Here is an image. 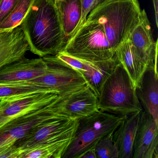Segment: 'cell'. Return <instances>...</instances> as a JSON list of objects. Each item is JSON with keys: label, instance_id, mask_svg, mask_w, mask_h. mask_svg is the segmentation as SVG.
<instances>
[{"label": "cell", "instance_id": "cell-1", "mask_svg": "<svg viewBox=\"0 0 158 158\" xmlns=\"http://www.w3.org/2000/svg\"><path fill=\"white\" fill-rule=\"evenodd\" d=\"M30 51L40 57L55 55L66 43L54 0H35L21 23Z\"/></svg>", "mask_w": 158, "mask_h": 158}, {"label": "cell", "instance_id": "cell-2", "mask_svg": "<svg viewBox=\"0 0 158 158\" xmlns=\"http://www.w3.org/2000/svg\"><path fill=\"white\" fill-rule=\"evenodd\" d=\"M138 0H105L90 11L87 18L97 22L116 51L141 18Z\"/></svg>", "mask_w": 158, "mask_h": 158}, {"label": "cell", "instance_id": "cell-3", "mask_svg": "<svg viewBox=\"0 0 158 158\" xmlns=\"http://www.w3.org/2000/svg\"><path fill=\"white\" fill-rule=\"evenodd\" d=\"M60 52L97 65L119 63L116 52L111 46L99 24L86 18Z\"/></svg>", "mask_w": 158, "mask_h": 158}, {"label": "cell", "instance_id": "cell-4", "mask_svg": "<svg viewBox=\"0 0 158 158\" xmlns=\"http://www.w3.org/2000/svg\"><path fill=\"white\" fill-rule=\"evenodd\" d=\"M98 101L99 110L120 116L143 110L136 89L120 63L103 82Z\"/></svg>", "mask_w": 158, "mask_h": 158}, {"label": "cell", "instance_id": "cell-5", "mask_svg": "<svg viewBox=\"0 0 158 158\" xmlns=\"http://www.w3.org/2000/svg\"><path fill=\"white\" fill-rule=\"evenodd\" d=\"M48 62L47 72L33 79L16 82H3L1 85L27 86L53 91L66 97L84 89L88 85L81 74L54 55L43 57Z\"/></svg>", "mask_w": 158, "mask_h": 158}, {"label": "cell", "instance_id": "cell-6", "mask_svg": "<svg viewBox=\"0 0 158 158\" xmlns=\"http://www.w3.org/2000/svg\"><path fill=\"white\" fill-rule=\"evenodd\" d=\"M126 116L99 110L78 120L73 138L62 158H79L85 152L95 148L102 138L114 132Z\"/></svg>", "mask_w": 158, "mask_h": 158}, {"label": "cell", "instance_id": "cell-7", "mask_svg": "<svg viewBox=\"0 0 158 158\" xmlns=\"http://www.w3.org/2000/svg\"><path fill=\"white\" fill-rule=\"evenodd\" d=\"M60 98L42 109L15 119L0 129V158H10L15 145L39 127L65 115L59 109L57 102Z\"/></svg>", "mask_w": 158, "mask_h": 158}, {"label": "cell", "instance_id": "cell-8", "mask_svg": "<svg viewBox=\"0 0 158 158\" xmlns=\"http://www.w3.org/2000/svg\"><path fill=\"white\" fill-rule=\"evenodd\" d=\"M78 120L63 115L47 122L19 140L10 152V158H19L27 150L38 144L58 140H73Z\"/></svg>", "mask_w": 158, "mask_h": 158}, {"label": "cell", "instance_id": "cell-9", "mask_svg": "<svg viewBox=\"0 0 158 158\" xmlns=\"http://www.w3.org/2000/svg\"><path fill=\"white\" fill-rule=\"evenodd\" d=\"M60 97L56 92L47 91L0 98V129L19 117L51 104Z\"/></svg>", "mask_w": 158, "mask_h": 158}, {"label": "cell", "instance_id": "cell-10", "mask_svg": "<svg viewBox=\"0 0 158 158\" xmlns=\"http://www.w3.org/2000/svg\"><path fill=\"white\" fill-rule=\"evenodd\" d=\"M158 124L142 110L134 142L133 158H158Z\"/></svg>", "mask_w": 158, "mask_h": 158}, {"label": "cell", "instance_id": "cell-11", "mask_svg": "<svg viewBox=\"0 0 158 158\" xmlns=\"http://www.w3.org/2000/svg\"><path fill=\"white\" fill-rule=\"evenodd\" d=\"M58 105L62 113L80 120L99 110L98 97L89 86L66 97H61Z\"/></svg>", "mask_w": 158, "mask_h": 158}, {"label": "cell", "instance_id": "cell-12", "mask_svg": "<svg viewBox=\"0 0 158 158\" xmlns=\"http://www.w3.org/2000/svg\"><path fill=\"white\" fill-rule=\"evenodd\" d=\"M130 40L136 53L149 65L157 69L158 40L154 42L147 14L142 10L139 23L130 34Z\"/></svg>", "mask_w": 158, "mask_h": 158}, {"label": "cell", "instance_id": "cell-13", "mask_svg": "<svg viewBox=\"0 0 158 158\" xmlns=\"http://www.w3.org/2000/svg\"><path fill=\"white\" fill-rule=\"evenodd\" d=\"M54 56L81 74L89 86L98 97L103 82L117 64L104 66L97 65L74 58L62 52H60Z\"/></svg>", "mask_w": 158, "mask_h": 158}, {"label": "cell", "instance_id": "cell-14", "mask_svg": "<svg viewBox=\"0 0 158 158\" xmlns=\"http://www.w3.org/2000/svg\"><path fill=\"white\" fill-rule=\"evenodd\" d=\"M30 48L20 26L0 31V69L24 58Z\"/></svg>", "mask_w": 158, "mask_h": 158}, {"label": "cell", "instance_id": "cell-15", "mask_svg": "<svg viewBox=\"0 0 158 158\" xmlns=\"http://www.w3.org/2000/svg\"><path fill=\"white\" fill-rule=\"evenodd\" d=\"M49 63L43 58L25 57L0 69V83L22 81L38 77L45 73Z\"/></svg>", "mask_w": 158, "mask_h": 158}, {"label": "cell", "instance_id": "cell-16", "mask_svg": "<svg viewBox=\"0 0 158 158\" xmlns=\"http://www.w3.org/2000/svg\"><path fill=\"white\" fill-rule=\"evenodd\" d=\"M136 91L145 110L150 114L158 124V74L154 66L147 68Z\"/></svg>", "mask_w": 158, "mask_h": 158}, {"label": "cell", "instance_id": "cell-17", "mask_svg": "<svg viewBox=\"0 0 158 158\" xmlns=\"http://www.w3.org/2000/svg\"><path fill=\"white\" fill-rule=\"evenodd\" d=\"M116 52L118 61L126 71L136 89L139 86L143 74L150 65L136 53L130 41V35L118 46Z\"/></svg>", "mask_w": 158, "mask_h": 158}, {"label": "cell", "instance_id": "cell-18", "mask_svg": "<svg viewBox=\"0 0 158 158\" xmlns=\"http://www.w3.org/2000/svg\"><path fill=\"white\" fill-rule=\"evenodd\" d=\"M141 111L127 115L113 133V140L119 152V158H133L134 142Z\"/></svg>", "mask_w": 158, "mask_h": 158}, {"label": "cell", "instance_id": "cell-19", "mask_svg": "<svg viewBox=\"0 0 158 158\" xmlns=\"http://www.w3.org/2000/svg\"><path fill=\"white\" fill-rule=\"evenodd\" d=\"M65 35L66 42L74 33L82 14L81 0H63L56 2Z\"/></svg>", "mask_w": 158, "mask_h": 158}, {"label": "cell", "instance_id": "cell-20", "mask_svg": "<svg viewBox=\"0 0 158 158\" xmlns=\"http://www.w3.org/2000/svg\"><path fill=\"white\" fill-rule=\"evenodd\" d=\"M71 142L59 140L44 142L27 150L19 158H62Z\"/></svg>", "mask_w": 158, "mask_h": 158}, {"label": "cell", "instance_id": "cell-21", "mask_svg": "<svg viewBox=\"0 0 158 158\" xmlns=\"http://www.w3.org/2000/svg\"><path fill=\"white\" fill-rule=\"evenodd\" d=\"M35 0H17L10 12L0 23V31L11 30L21 25Z\"/></svg>", "mask_w": 158, "mask_h": 158}, {"label": "cell", "instance_id": "cell-22", "mask_svg": "<svg viewBox=\"0 0 158 158\" xmlns=\"http://www.w3.org/2000/svg\"><path fill=\"white\" fill-rule=\"evenodd\" d=\"M113 132L102 138L94 148L97 158H119L118 149L113 140Z\"/></svg>", "mask_w": 158, "mask_h": 158}, {"label": "cell", "instance_id": "cell-23", "mask_svg": "<svg viewBox=\"0 0 158 158\" xmlns=\"http://www.w3.org/2000/svg\"><path fill=\"white\" fill-rule=\"evenodd\" d=\"M104 1L105 0H81V7H82V14H81V19H80L79 24L77 27L76 29L72 36L75 34L76 32L79 29V27L85 22L87 17L90 11L93 10L96 6H98L99 4L101 3Z\"/></svg>", "mask_w": 158, "mask_h": 158}, {"label": "cell", "instance_id": "cell-24", "mask_svg": "<svg viewBox=\"0 0 158 158\" xmlns=\"http://www.w3.org/2000/svg\"><path fill=\"white\" fill-rule=\"evenodd\" d=\"M17 0H1L0 2V23L10 12Z\"/></svg>", "mask_w": 158, "mask_h": 158}, {"label": "cell", "instance_id": "cell-25", "mask_svg": "<svg viewBox=\"0 0 158 158\" xmlns=\"http://www.w3.org/2000/svg\"><path fill=\"white\" fill-rule=\"evenodd\" d=\"M79 158H97L94 148L85 152L80 156Z\"/></svg>", "mask_w": 158, "mask_h": 158}, {"label": "cell", "instance_id": "cell-26", "mask_svg": "<svg viewBox=\"0 0 158 158\" xmlns=\"http://www.w3.org/2000/svg\"><path fill=\"white\" fill-rule=\"evenodd\" d=\"M152 2H153L154 11H155V21H156V26L158 27V0H152Z\"/></svg>", "mask_w": 158, "mask_h": 158}, {"label": "cell", "instance_id": "cell-27", "mask_svg": "<svg viewBox=\"0 0 158 158\" xmlns=\"http://www.w3.org/2000/svg\"><path fill=\"white\" fill-rule=\"evenodd\" d=\"M54 1H55V2H58L62 1L63 0H54Z\"/></svg>", "mask_w": 158, "mask_h": 158}, {"label": "cell", "instance_id": "cell-28", "mask_svg": "<svg viewBox=\"0 0 158 158\" xmlns=\"http://www.w3.org/2000/svg\"><path fill=\"white\" fill-rule=\"evenodd\" d=\"M1 0H0V2H1Z\"/></svg>", "mask_w": 158, "mask_h": 158}]
</instances>
